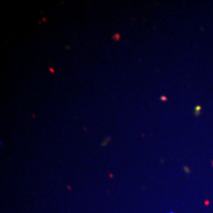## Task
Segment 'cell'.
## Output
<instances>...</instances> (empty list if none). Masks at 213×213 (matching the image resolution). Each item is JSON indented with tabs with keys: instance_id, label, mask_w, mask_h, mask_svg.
I'll return each mask as SVG.
<instances>
[{
	"instance_id": "cell-1",
	"label": "cell",
	"mask_w": 213,
	"mask_h": 213,
	"mask_svg": "<svg viewBox=\"0 0 213 213\" xmlns=\"http://www.w3.org/2000/svg\"><path fill=\"white\" fill-rule=\"evenodd\" d=\"M170 213H173V212H170Z\"/></svg>"
}]
</instances>
